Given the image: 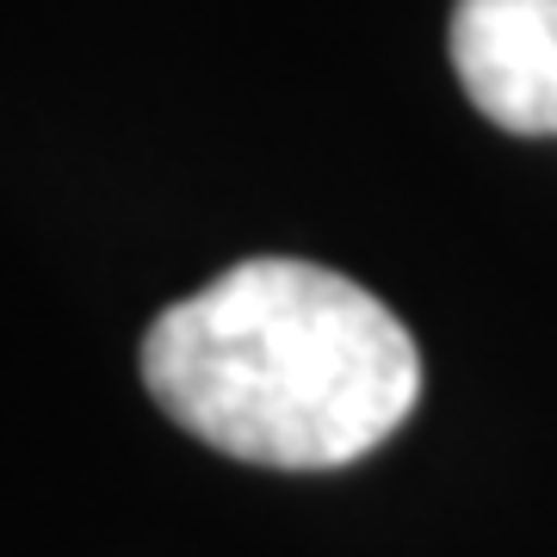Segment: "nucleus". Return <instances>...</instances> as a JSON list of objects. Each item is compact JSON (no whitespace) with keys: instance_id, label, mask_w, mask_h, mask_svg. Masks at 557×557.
I'll list each match as a JSON object with an SVG mask.
<instances>
[{"instance_id":"f257e3e1","label":"nucleus","mask_w":557,"mask_h":557,"mask_svg":"<svg viewBox=\"0 0 557 557\" xmlns=\"http://www.w3.org/2000/svg\"><path fill=\"white\" fill-rule=\"evenodd\" d=\"M143 384L230 458L335 471L409 421L421 354L397 310L347 273L267 255L149 322Z\"/></svg>"},{"instance_id":"f03ea898","label":"nucleus","mask_w":557,"mask_h":557,"mask_svg":"<svg viewBox=\"0 0 557 557\" xmlns=\"http://www.w3.org/2000/svg\"><path fill=\"white\" fill-rule=\"evenodd\" d=\"M453 69L490 124L557 137V0H458Z\"/></svg>"}]
</instances>
